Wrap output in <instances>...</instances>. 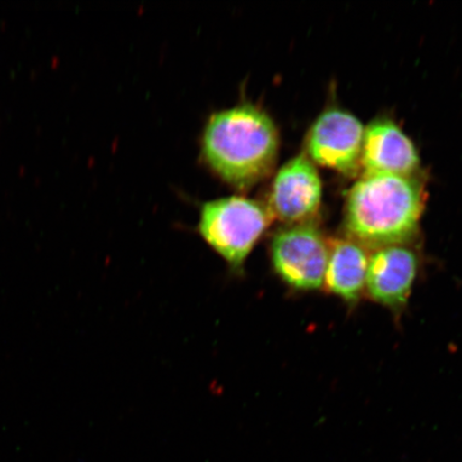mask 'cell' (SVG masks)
I'll return each instance as SVG.
<instances>
[{
  "label": "cell",
  "mask_w": 462,
  "mask_h": 462,
  "mask_svg": "<svg viewBox=\"0 0 462 462\" xmlns=\"http://www.w3.org/2000/svg\"><path fill=\"white\" fill-rule=\"evenodd\" d=\"M273 219L262 202L233 195L202 205L199 230L207 244L239 273Z\"/></svg>",
  "instance_id": "3"
},
{
  "label": "cell",
  "mask_w": 462,
  "mask_h": 462,
  "mask_svg": "<svg viewBox=\"0 0 462 462\" xmlns=\"http://www.w3.org/2000/svg\"><path fill=\"white\" fill-rule=\"evenodd\" d=\"M322 199L319 172L306 155L286 162L276 172L270 190L268 209L288 225L310 223Z\"/></svg>",
  "instance_id": "6"
},
{
  "label": "cell",
  "mask_w": 462,
  "mask_h": 462,
  "mask_svg": "<svg viewBox=\"0 0 462 462\" xmlns=\"http://www.w3.org/2000/svg\"><path fill=\"white\" fill-rule=\"evenodd\" d=\"M369 255L365 246L355 240L331 242L325 276L328 291L344 301H359L365 291Z\"/></svg>",
  "instance_id": "9"
},
{
  "label": "cell",
  "mask_w": 462,
  "mask_h": 462,
  "mask_svg": "<svg viewBox=\"0 0 462 462\" xmlns=\"http://www.w3.org/2000/svg\"><path fill=\"white\" fill-rule=\"evenodd\" d=\"M420 268L417 252L404 245L379 247L369 256L366 288L381 305L400 310L407 303Z\"/></svg>",
  "instance_id": "7"
},
{
  "label": "cell",
  "mask_w": 462,
  "mask_h": 462,
  "mask_svg": "<svg viewBox=\"0 0 462 462\" xmlns=\"http://www.w3.org/2000/svg\"><path fill=\"white\" fill-rule=\"evenodd\" d=\"M364 131L356 116L328 109L310 126L306 138L308 158L327 169L354 175L361 166Z\"/></svg>",
  "instance_id": "5"
},
{
  "label": "cell",
  "mask_w": 462,
  "mask_h": 462,
  "mask_svg": "<svg viewBox=\"0 0 462 462\" xmlns=\"http://www.w3.org/2000/svg\"><path fill=\"white\" fill-rule=\"evenodd\" d=\"M330 244L310 223L287 225L273 236L270 253L274 273L297 291H314L325 284Z\"/></svg>",
  "instance_id": "4"
},
{
  "label": "cell",
  "mask_w": 462,
  "mask_h": 462,
  "mask_svg": "<svg viewBox=\"0 0 462 462\" xmlns=\"http://www.w3.org/2000/svg\"><path fill=\"white\" fill-rule=\"evenodd\" d=\"M424 206L417 177L364 175L346 199V234L365 247L404 245L417 234Z\"/></svg>",
  "instance_id": "2"
},
{
  "label": "cell",
  "mask_w": 462,
  "mask_h": 462,
  "mask_svg": "<svg viewBox=\"0 0 462 462\" xmlns=\"http://www.w3.org/2000/svg\"><path fill=\"white\" fill-rule=\"evenodd\" d=\"M360 164L364 175L414 176L420 158L400 126L389 119H377L364 131Z\"/></svg>",
  "instance_id": "8"
},
{
  "label": "cell",
  "mask_w": 462,
  "mask_h": 462,
  "mask_svg": "<svg viewBox=\"0 0 462 462\" xmlns=\"http://www.w3.org/2000/svg\"><path fill=\"white\" fill-rule=\"evenodd\" d=\"M210 169L230 184L246 189L273 171L279 157L280 135L270 116L252 104L211 115L201 141Z\"/></svg>",
  "instance_id": "1"
}]
</instances>
